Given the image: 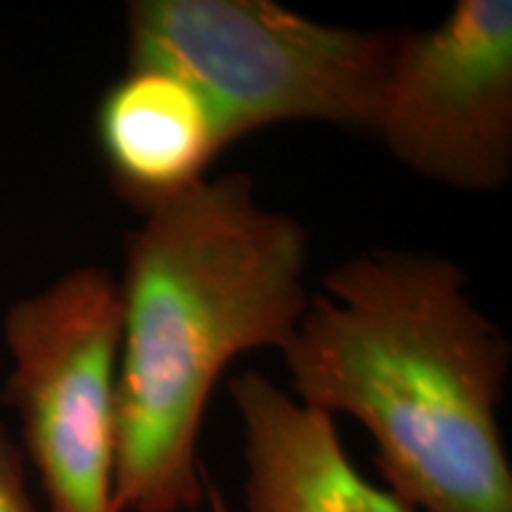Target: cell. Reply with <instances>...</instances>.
I'll return each instance as SVG.
<instances>
[{
	"instance_id": "obj_8",
	"label": "cell",
	"mask_w": 512,
	"mask_h": 512,
	"mask_svg": "<svg viewBox=\"0 0 512 512\" xmlns=\"http://www.w3.org/2000/svg\"><path fill=\"white\" fill-rule=\"evenodd\" d=\"M0 512H36L27 486L24 453L0 420Z\"/></svg>"
},
{
	"instance_id": "obj_9",
	"label": "cell",
	"mask_w": 512,
	"mask_h": 512,
	"mask_svg": "<svg viewBox=\"0 0 512 512\" xmlns=\"http://www.w3.org/2000/svg\"><path fill=\"white\" fill-rule=\"evenodd\" d=\"M204 503H207V510H190V512H230L228 503H226V496H223V491L211 482V477L207 475L204 477Z\"/></svg>"
},
{
	"instance_id": "obj_7",
	"label": "cell",
	"mask_w": 512,
	"mask_h": 512,
	"mask_svg": "<svg viewBox=\"0 0 512 512\" xmlns=\"http://www.w3.org/2000/svg\"><path fill=\"white\" fill-rule=\"evenodd\" d=\"M95 136L119 197L140 214L200 185L226 147L214 112L188 81L159 67H126L102 95Z\"/></svg>"
},
{
	"instance_id": "obj_3",
	"label": "cell",
	"mask_w": 512,
	"mask_h": 512,
	"mask_svg": "<svg viewBox=\"0 0 512 512\" xmlns=\"http://www.w3.org/2000/svg\"><path fill=\"white\" fill-rule=\"evenodd\" d=\"M394 31L330 27L273 0H133L128 67L181 76L226 147L285 121L368 133Z\"/></svg>"
},
{
	"instance_id": "obj_2",
	"label": "cell",
	"mask_w": 512,
	"mask_h": 512,
	"mask_svg": "<svg viewBox=\"0 0 512 512\" xmlns=\"http://www.w3.org/2000/svg\"><path fill=\"white\" fill-rule=\"evenodd\" d=\"M437 254L351 256L283 351L294 399L366 427L389 491L425 512H512L498 406L512 347Z\"/></svg>"
},
{
	"instance_id": "obj_5",
	"label": "cell",
	"mask_w": 512,
	"mask_h": 512,
	"mask_svg": "<svg viewBox=\"0 0 512 512\" xmlns=\"http://www.w3.org/2000/svg\"><path fill=\"white\" fill-rule=\"evenodd\" d=\"M368 136L415 174L489 192L512 174V3L458 0L394 31Z\"/></svg>"
},
{
	"instance_id": "obj_6",
	"label": "cell",
	"mask_w": 512,
	"mask_h": 512,
	"mask_svg": "<svg viewBox=\"0 0 512 512\" xmlns=\"http://www.w3.org/2000/svg\"><path fill=\"white\" fill-rule=\"evenodd\" d=\"M228 392L245 437L247 512H418L356 470L332 415L261 373L235 377Z\"/></svg>"
},
{
	"instance_id": "obj_1",
	"label": "cell",
	"mask_w": 512,
	"mask_h": 512,
	"mask_svg": "<svg viewBox=\"0 0 512 512\" xmlns=\"http://www.w3.org/2000/svg\"><path fill=\"white\" fill-rule=\"evenodd\" d=\"M309 233L247 174L204 178L126 235L114 439L117 512L204 503L209 396L233 358L290 347L309 306Z\"/></svg>"
},
{
	"instance_id": "obj_4",
	"label": "cell",
	"mask_w": 512,
	"mask_h": 512,
	"mask_svg": "<svg viewBox=\"0 0 512 512\" xmlns=\"http://www.w3.org/2000/svg\"><path fill=\"white\" fill-rule=\"evenodd\" d=\"M119 280L98 266L64 273L5 313L12 368L3 401L22 425L48 512H117L114 439L121 354Z\"/></svg>"
}]
</instances>
